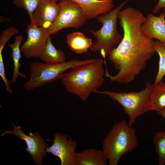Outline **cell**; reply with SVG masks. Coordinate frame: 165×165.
Listing matches in <instances>:
<instances>
[{
    "instance_id": "1",
    "label": "cell",
    "mask_w": 165,
    "mask_h": 165,
    "mask_svg": "<svg viewBox=\"0 0 165 165\" xmlns=\"http://www.w3.org/2000/svg\"><path fill=\"white\" fill-rule=\"evenodd\" d=\"M118 18L123 37L108 55L115 68L119 71L114 75V79L127 84L134 80L145 68L155 52L154 41L141 32L145 17L140 11L129 7L121 10Z\"/></svg>"
},
{
    "instance_id": "2",
    "label": "cell",
    "mask_w": 165,
    "mask_h": 165,
    "mask_svg": "<svg viewBox=\"0 0 165 165\" xmlns=\"http://www.w3.org/2000/svg\"><path fill=\"white\" fill-rule=\"evenodd\" d=\"M104 60L74 66L64 73L61 79L66 90L85 101L104 84Z\"/></svg>"
},
{
    "instance_id": "3",
    "label": "cell",
    "mask_w": 165,
    "mask_h": 165,
    "mask_svg": "<svg viewBox=\"0 0 165 165\" xmlns=\"http://www.w3.org/2000/svg\"><path fill=\"white\" fill-rule=\"evenodd\" d=\"M138 145L135 129L123 120L116 123L105 138L102 150L109 165H117L122 156L132 151Z\"/></svg>"
},
{
    "instance_id": "4",
    "label": "cell",
    "mask_w": 165,
    "mask_h": 165,
    "mask_svg": "<svg viewBox=\"0 0 165 165\" xmlns=\"http://www.w3.org/2000/svg\"><path fill=\"white\" fill-rule=\"evenodd\" d=\"M130 0H126L116 8L97 16L96 18L98 22L102 24V27L97 31L90 30L96 38L90 49L95 52L100 51L105 63L106 62V57L122 39L117 29L118 16L123 7Z\"/></svg>"
},
{
    "instance_id": "5",
    "label": "cell",
    "mask_w": 165,
    "mask_h": 165,
    "mask_svg": "<svg viewBox=\"0 0 165 165\" xmlns=\"http://www.w3.org/2000/svg\"><path fill=\"white\" fill-rule=\"evenodd\" d=\"M153 87V84L147 82L145 88L138 92H116L97 90L95 93L106 95L117 101L123 107L129 118L128 123L132 126L138 117L153 110L151 96Z\"/></svg>"
},
{
    "instance_id": "6",
    "label": "cell",
    "mask_w": 165,
    "mask_h": 165,
    "mask_svg": "<svg viewBox=\"0 0 165 165\" xmlns=\"http://www.w3.org/2000/svg\"><path fill=\"white\" fill-rule=\"evenodd\" d=\"M97 59L81 60L74 59L63 62L52 64L34 62L30 66V79L24 85L27 90H31L61 79L64 72L75 66L94 62Z\"/></svg>"
},
{
    "instance_id": "7",
    "label": "cell",
    "mask_w": 165,
    "mask_h": 165,
    "mask_svg": "<svg viewBox=\"0 0 165 165\" xmlns=\"http://www.w3.org/2000/svg\"><path fill=\"white\" fill-rule=\"evenodd\" d=\"M59 3L61 6L59 14L48 29L50 35L64 28H79L85 23L86 17L78 4L69 0H60Z\"/></svg>"
},
{
    "instance_id": "8",
    "label": "cell",
    "mask_w": 165,
    "mask_h": 165,
    "mask_svg": "<svg viewBox=\"0 0 165 165\" xmlns=\"http://www.w3.org/2000/svg\"><path fill=\"white\" fill-rule=\"evenodd\" d=\"M26 31L27 38L20 47L21 53L26 58L39 57L50 35L48 29L30 24Z\"/></svg>"
},
{
    "instance_id": "9",
    "label": "cell",
    "mask_w": 165,
    "mask_h": 165,
    "mask_svg": "<svg viewBox=\"0 0 165 165\" xmlns=\"http://www.w3.org/2000/svg\"><path fill=\"white\" fill-rule=\"evenodd\" d=\"M53 143L46 149V152L51 153L59 158L61 165H77L76 149L77 141L67 134L57 132L54 135Z\"/></svg>"
},
{
    "instance_id": "10",
    "label": "cell",
    "mask_w": 165,
    "mask_h": 165,
    "mask_svg": "<svg viewBox=\"0 0 165 165\" xmlns=\"http://www.w3.org/2000/svg\"><path fill=\"white\" fill-rule=\"evenodd\" d=\"M14 128L13 131L6 130L1 136H3L8 133L13 134L22 140L24 141L27 145L25 149L31 155L33 161L37 164H41L42 160L46 156V149L49 145L37 132H30L29 135L24 134L21 126H15L12 123Z\"/></svg>"
},
{
    "instance_id": "11",
    "label": "cell",
    "mask_w": 165,
    "mask_h": 165,
    "mask_svg": "<svg viewBox=\"0 0 165 165\" xmlns=\"http://www.w3.org/2000/svg\"><path fill=\"white\" fill-rule=\"evenodd\" d=\"M61 10L60 4L53 0H42L32 15L33 23L48 29L57 18Z\"/></svg>"
},
{
    "instance_id": "12",
    "label": "cell",
    "mask_w": 165,
    "mask_h": 165,
    "mask_svg": "<svg viewBox=\"0 0 165 165\" xmlns=\"http://www.w3.org/2000/svg\"><path fill=\"white\" fill-rule=\"evenodd\" d=\"M142 33L149 38L155 39L165 44V23L163 12L158 16L148 13L141 26Z\"/></svg>"
},
{
    "instance_id": "13",
    "label": "cell",
    "mask_w": 165,
    "mask_h": 165,
    "mask_svg": "<svg viewBox=\"0 0 165 165\" xmlns=\"http://www.w3.org/2000/svg\"><path fill=\"white\" fill-rule=\"evenodd\" d=\"M78 4L87 20L96 18L107 13L114 7L113 0H69Z\"/></svg>"
},
{
    "instance_id": "14",
    "label": "cell",
    "mask_w": 165,
    "mask_h": 165,
    "mask_svg": "<svg viewBox=\"0 0 165 165\" xmlns=\"http://www.w3.org/2000/svg\"><path fill=\"white\" fill-rule=\"evenodd\" d=\"M77 165H106L108 160L102 150L86 149L76 152Z\"/></svg>"
},
{
    "instance_id": "15",
    "label": "cell",
    "mask_w": 165,
    "mask_h": 165,
    "mask_svg": "<svg viewBox=\"0 0 165 165\" xmlns=\"http://www.w3.org/2000/svg\"><path fill=\"white\" fill-rule=\"evenodd\" d=\"M66 42L72 50L78 54L86 52L93 43L91 38L79 31L68 35Z\"/></svg>"
},
{
    "instance_id": "16",
    "label": "cell",
    "mask_w": 165,
    "mask_h": 165,
    "mask_svg": "<svg viewBox=\"0 0 165 165\" xmlns=\"http://www.w3.org/2000/svg\"><path fill=\"white\" fill-rule=\"evenodd\" d=\"M24 39L23 36L20 35L15 36V41L12 44H8L12 51V57L13 61V71L11 81L14 83L17 81L18 77L25 78L26 75L19 72V68L21 66L20 62L21 57L20 45Z\"/></svg>"
},
{
    "instance_id": "17",
    "label": "cell",
    "mask_w": 165,
    "mask_h": 165,
    "mask_svg": "<svg viewBox=\"0 0 165 165\" xmlns=\"http://www.w3.org/2000/svg\"><path fill=\"white\" fill-rule=\"evenodd\" d=\"M39 58L43 62L46 63L56 64L66 61L64 53L55 47L52 42L50 36Z\"/></svg>"
},
{
    "instance_id": "18",
    "label": "cell",
    "mask_w": 165,
    "mask_h": 165,
    "mask_svg": "<svg viewBox=\"0 0 165 165\" xmlns=\"http://www.w3.org/2000/svg\"><path fill=\"white\" fill-rule=\"evenodd\" d=\"M151 101L153 110L157 112L165 109V82L163 81L153 84Z\"/></svg>"
},
{
    "instance_id": "19",
    "label": "cell",
    "mask_w": 165,
    "mask_h": 165,
    "mask_svg": "<svg viewBox=\"0 0 165 165\" xmlns=\"http://www.w3.org/2000/svg\"><path fill=\"white\" fill-rule=\"evenodd\" d=\"M154 49L159 56V69L154 85L158 83L165 75V44L157 40L154 41Z\"/></svg>"
},
{
    "instance_id": "20",
    "label": "cell",
    "mask_w": 165,
    "mask_h": 165,
    "mask_svg": "<svg viewBox=\"0 0 165 165\" xmlns=\"http://www.w3.org/2000/svg\"><path fill=\"white\" fill-rule=\"evenodd\" d=\"M153 141L158 156L159 164L163 165L165 163V131L156 132Z\"/></svg>"
},
{
    "instance_id": "21",
    "label": "cell",
    "mask_w": 165,
    "mask_h": 165,
    "mask_svg": "<svg viewBox=\"0 0 165 165\" xmlns=\"http://www.w3.org/2000/svg\"><path fill=\"white\" fill-rule=\"evenodd\" d=\"M42 0H13V3L18 7L24 9L28 14L30 24L33 23V14Z\"/></svg>"
},
{
    "instance_id": "22",
    "label": "cell",
    "mask_w": 165,
    "mask_h": 165,
    "mask_svg": "<svg viewBox=\"0 0 165 165\" xmlns=\"http://www.w3.org/2000/svg\"><path fill=\"white\" fill-rule=\"evenodd\" d=\"M0 75L5 84L6 90L11 93L13 90L10 86V82L6 78L5 72V65L2 54H0Z\"/></svg>"
},
{
    "instance_id": "23",
    "label": "cell",
    "mask_w": 165,
    "mask_h": 165,
    "mask_svg": "<svg viewBox=\"0 0 165 165\" xmlns=\"http://www.w3.org/2000/svg\"><path fill=\"white\" fill-rule=\"evenodd\" d=\"M165 8V0H158L157 3L153 7L152 13L154 14H157L161 9Z\"/></svg>"
},
{
    "instance_id": "24",
    "label": "cell",
    "mask_w": 165,
    "mask_h": 165,
    "mask_svg": "<svg viewBox=\"0 0 165 165\" xmlns=\"http://www.w3.org/2000/svg\"><path fill=\"white\" fill-rule=\"evenodd\" d=\"M157 113L161 116L165 120V109L157 112Z\"/></svg>"
},
{
    "instance_id": "25",
    "label": "cell",
    "mask_w": 165,
    "mask_h": 165,
    "mask_svg": "<svg viewBox=\"0 0 165 165\" xmlns=\"http://www.w3.org/2000/svg\"><path fill=\"white\" fill-rule=\"evenodd\" d=\"M163 17H164V20L165 23V8L163 9Z\"/></svg>"
},
{
    "instance_id": "26",
    "label": "cell",
    "mask_w": 165,
    "mask_h": 165,
    "mask_svg": "<svg viewBox=\"0 0 165 165\" xmlns=\"http://www.w3.org/2000/svg\"><path fill=\"white\" fill-rule=\"evenodd\" d=\"M54 1H55V2H57L58 1H59V0H53Z\"/></svg>"
}]
</instances>
